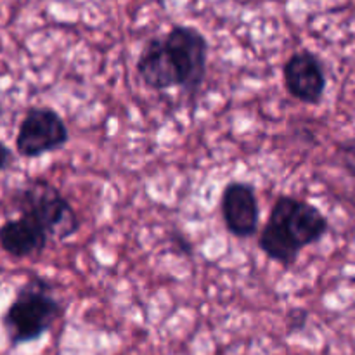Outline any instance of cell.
I'll use <instances>...</instances> for the list:
<instances>
[{"mask_svg":"<svg viewBox=\"0 0 355 355\" xmlns=\"http://www.w3.org/2000/svg\"><path fill=\"white\" fill-rule=\"evenodd\" d=\"M14 208L37 218L58 241L71 238L80 229L75 210L61 191L45 179H31L14 193Z\"/></svg>","mask_w":355,"mask_h":355,"instance_id":"3","label":"cell"},{"mask_svg":"<svg viewBox=\"0 0 355 355\" xmlns=\"http://www.w3.org/2000/svg\"><path fill=\"white\" fill-rule=\"evenodd\" d=\"M284 87L293 99L304 104H319L326 92L324 64L318 54L311 51H298L284 62Z\"/></svg>","mask_w":355,"mask_h":355,"instance_id":"6","label":"cell"},{"mask_svg":"<svg viewBox=\"0 0 355 355\" xmlns=\"http://www.w3.org/2000/svg\"><path fill=\"white\" fill-rule=\"evenodd\" d=\"M62 305L54 288L40 276H30L17 290L2 315V326L12 347L42 338L61 318Z\"/></svg>","mask_w":355,"mask_h":355,"instance_id":"2","label":"cell"},{"mask_svg":"<svg viewBox=\"0 0 355 355\" xmlns=\"http://www.w3.org/2000/svg\"><path fill=\"white\" fill-rule=\"evenodd\" d=\"M220 214L232 236L252 238L259 231L260 208L255 189L248 182H229L220 196Z\"/></svg>","mask_w":355,"mask_h":355,"instance_id":"7","label":"cell"},{"mask_svg":"<svg viewBox=\"0 0 355 355\" xmlns=\"http://www.w3.org/2000/svg\"><path fill=\"white\" fill-rule=\"evenodd\" d=\"M12 162H14L12 151H10L9 146L3 144V142L0 141V172H3V170L9 168L10 163Z\"/></svg>","mask_w":355,"mask_h":355,"instance_id":"11","label":"cell"},{"mask_svg":"<svg viewBox=\"0 0 355 355\" xmlns=\"http://www.w3.org/2000/svg\"><path fill=\"white\" fill-rule=\"evenodd\" d=\"M69 141V130L59 113L47 106L30 107L19 123L16 151L24 158H38L59 151Z\"/></svg>","mask_w":355,"mask_h":355,"instance_id":"4","label":"cell"},{"mask_svg":"<svg viewBox=\"0 0 355 355\" xmlns=\"http://www.w3.org/2000/svg\"><path fill=\"white\" fill-rule=\"evenodd\" d=\"M135 69L144 85L153 90L162 92V90L180 87L179 69L166 49L163 37H155L146 42L139 54Z\"/></svg>","mask_w":355,"mask_h":355,"instance_id":"8","label":"cell"},{"mask_svg":"<svg viewBox=\"0 0 355 355\" xmlns=\"http://www.w3.org/2000/svg\"><path fill=\"white\" fill-rule=\"evenodd\" d=\"M328 229V218L318 207L297 198L279 196L260 232L259 246L270 260L288 269L297 262L302 250L321 241Z\"/></svg>","mask_w":355,"mask_h":355,"instance_id":"1","label":"cell"},{"mask_svg":"<svg viewBox=\"0 0 355 355\" xmlns=\"http://www.w3.org/2000/svg\"><path fill=\"white\" fill-rule=\"evenodd\" d=\"M336 156H338L340 165L355 182V139L340 142L338 148H336Z\"/></svg>","mask_w":355,"mask_h":355,"instance_id":"10","label":"cell"},{"mask_svg":"<svg viewBox=\"0 0 355 355\" xmlns=\"http://www.w3.org/2000/svg\"><path fill=\"white\" fill-rule=\"evenodd\" d=\"M166 49L180 75V89L196 96L207 76L208 42L200 30L193 26H173L163 37Z\"/></svg>","mask_w":355,"mask_h":355,"instance_id":"5","label":"cell"},{"mask_svg":"<svg viewBox=\"0 0 355 355\" xmlns=\"http://www.w3.org/2000/svg\"><path fill=\"white\" fill-rule=\"evenodd\" d=\"M49 232L31 215L19 214L14 220L0 225V248L14 259L40 255L49 243Z\"/></svg>","mask_w":355,"mask_h":355,"instance_id":"9","label":"cell"}]
</instances>
